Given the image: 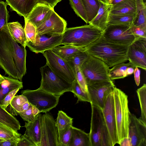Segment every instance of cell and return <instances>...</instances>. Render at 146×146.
<instances>
[{
  "label": "cell",
  "instance_id": "cell-15",
  "mask_svg": "<svg viewBox=\"0 0 146 146\" xmlns=\"http://www.w3.org/2000/svg\"><path fill=\"white\" fill-rule=\"evenodd\" d=\"M128 60L135 67L146 70V38L136 39L128 47Z\"/></svg>",
  "mask_w": 146,
  "mask_h": 146
},
{
  "label": "cell",
  "instance_id": "cell-28",
  "mask_svg": "<svg viewBox=\"0 0 146 146\" xmlns=\"http://www.w3.org/2000/svg\"><path fill=\"white\" fill-rule=\"evenodd\" d=\"M136 18L133 25L146 29V2L144 0H135Z\"/></svg>",
  "mask_w": 146,
  "mask_h": 146
},
{
  "label": "cell",
  "instance_id": "cell-44",
  "mask_svg": "<svg viewBox=\"0 0 146 146\" xmlns=\"http://www.w3.org/2000/svg\"><path fill=\"white\" fill-rule=\"evenodd\" d=\"M131 31L135 39L139 38H146V28L132 25L131 27Z\"/></svg>",
  "mask_w": 146,
  "mask_h": 146
},
{
  "label": "cell",
  "instance_id": "cell-14",
  "mask_svg": "<svg viewBox=\"0 0 146 146\" xmlns=\"http://www.w3.org/2000/svg\"><path fill=\"white\" fill-rule=\"evenodd\" d=\"M113 92L108 95L104 108L102 110L109 134L110 146L118 144Z\"/></svg>",
  "mask_w": 146,
  "mask_h": 146
},
{
  "label": "cell",
  "instance_id": "cell-6",
  "mask_svg": "<svg viewBox=\"0 0 146 146\" xmlns=\"http://www.w3.org/2000/svg\"><path fill=\"white\" fill-rule=\"evenodd\" d=\"M92 113L89 133L91 146H110L108 132L101 110L91 105Z\"/></svg>",
  "mask_w": 146,
  "mask_h": 146
},
{
  "label": "cell",
  "instance_id": "cell-51",
  "mask_svg": "<svg viewBox=\"0 0 146 146\" xmlns=\"http://www.w3.org/2000/svg\"><path fill=\"white\" fill-rule=\"evenodd\" d=\"M119 144L121 146H132L131 140L128 137L123 138Z\"/></svg>",
  "mask_w": 146,
  "mask_h": 146
},
{
  "label": "cell",
  "instance_id": "cell-38",
  "mask_svg": "<svg viewBox=\"0 0 146 146\" xmlns=\"http://www.w3.org/2000/svg\"><path fill=\"white\" fill-rule=\"evenodd\" d=\"M24 29L26 38V43L30 42L34 44L36 35V27L30 21H25Z\"/></svg>",
  "mask_w": 146,
  "mask_h": 146
},
{
  "label": "cell",
  "instance_id": "cell-29",
  "mask_svg": "<svg viewBox=\"0 0 146 146\" xmlns=\"http://www.w3.org/2000/svg\"><path fill=\"white\" fill-rule=\"evenodd\" d=\"M0 123L16 131L20 130L21 127L18 120L0 105Z\"/></svg>",
  "mask_w": 146,
  "mask_h": 146
},
{
  "label": "cell",
  "instance_id": "cell-26",
  "mask_svg": "<svg viewBox=\"0 0 146 146\" xmlns=\"http://www.w3.org/2000/svg\"><path fill=\"white\" fill-rule=\"evenodd\" d=\"M72 128L69 146H91L89 133L72 126Z\"/></svg>",
  "mask_w": 146,
  "mask_h": 146
},
{
  "label": "cell",
  "instance_id": "cell-33",
  "mask_svg": "<svg viewBox=\"0 0 146 146\" xmlns=\"http://www.w3.org/2000/svg\"><path fill=\"white\" fill-rule=\"evenodd\" d=\"M55 54L66 60L67 58L76 53L84 51L85 48H78L70 45L58 46L51 50Z\"/></svg>",
  "mask_w": 146,
  "mask_h": 146
},
{
  "label": "cell",
  "instance_id": "cell-19",
  "mask_svg": "<svg viewBox=\"0 0 146 146\" xmlns=\"http://www.w3.org/2000/svg\"><path fill=\"white\" fill-rule=\"evenodd\" d=\"M54 9L45 4L37 3L24 19L25 21H30L37 28Z\"/></svg>",
  "mask_w": 146,
  "mask_h": 146
},
{
  "label": "cell",
  "instance_id": "cell-47",
  "mask_svg": "<svg viewBox=\"0 0 146 146\" xmlns=\"http://www.w3.org/2000/svg\"><path fill=\"white\" fill-rule=\"evenodd\" d=\"M17 146H36L24 134L21 135Z\"/></svg>",
  "mask_w": 146,
  "mask_h": 146
},
{
  "label": "cell",
  "instance_id": "cell-3",
  "mask_svg": "<svg viewBox=\"0 0 146 146\" xmlns=\"http://www.w3.org/2000/svg\"><path fill=\"white\" fill-rule=\"evenodd\" d=\"M114 113L118 144L128 136L131 113L128 107V96L115 87L113 91Z\"/></svg>",
  "mask_w": 146,
  "mask_h": 146
},
{
  "label": "cell",
  "instance_id": "cell-10",
  "mask_svg": "<svg viewBox=\"0 0 146 146\" xmlns=\"http://www.w3.org/2000/svg\"><path fill=\"white\" fill-rule=\"evenodd\" d=\"M43 55L46 64L56 74L68 82L72 83L76 80L74 72L67 62L52 52L45 51Z\"/></svg>",
  "mask_w": 146,
  "mask_h": 146
},
{
  "label": "cell",
  "instance_id": "cell-27",
  "mask_svg": "<svg viewBox=\"0 0 146 146\" xmlns=\"http://www.w3.org/2000/svg\"><path fill=\"white\" fill-rule=\"evenodd\" d=\"M9 32L13 38L22 46L26 47V38L24 28L18 21L8 23Z\"/></svg>",
  "mask_w": 146,
  "mask_h": 146
},
{
  "label": "cell",
  "instance_id": "cell-20",
  "mask_svg": "<svg viewBox=\"0 0 146 146\" xmlns=\"http://www.w3.org/2000/svg\"><path fill=\"white\" fill-rule=\"evenodd\" d=\"M42 114L36 115L30 122H26L24 127L26 128L24 135L33 143L36 146H40L41 138V119Z\"/></svg>",
  "mask_w": 146,
  "mask_h": 146
},
{
  "label": "cell",
  "instance_id": "cell-8",
  "mask_svg": "<svg viewBox=\"0 0 146 146\" xmlns=\"http://www.w3.org/2000/svg\"><path fill=\"white\" fill-rule=\"evenodd\" d=\"M21 93L27 97L30 104L37 108L40 112L44 113L56 107L60 97L50 94L39 88L34 90H23Z\"/></svg>",
  "mask_w": 146,
  "mask_h": 146
},
{
  "label": "cell",
  "instance_id": "cell-22",
  "mask_svg": "<svg viewBox=\"0 0 146 146\" xmlns=\"http://www.w3.org/2000/svg\"><path fill=\"white\" fill-rule=\"evenodd\" d=\"M11 11L25 19L37 3L36 0H6Z\"/></svg>",
  "mask_w": 146,
  "mask_h": 146
},
{
  "label": "cell",
  "instance_id": "cell-18",
  "mask_svg": "<svg viewBox=\"0 0 146 146\" xmlns=\"http://www.w3.org/2000/svg\"><path fill=\"white\" fill-rule=\"evenodd\" d=\"M12 42L13 48V58L17 71L18 79L22 81L23 77L26 73L27 52L26 47L19 46L13 38Z\"/></svg>",
  "mask_w": 146,
  "mask_h": 146
},
{
  "label": "cell",
  "instance_id": "cell-48",
  "mask_svg": "<svg viewBox=\"0 0 146 146\" xmlns=\"http://www.w3.org/2000/svg\"><path fill=\"white\" fill-rule=\"evenodd\" d=\"M19 137L11 138L2 141L0 142V146H17Z\"/></svg>",
  "mask_w": 146,
  "mask_h": 146
},
{
  "label": "cell",
  "instance_id": "cell-21",
  "mask_svg": "<svg viewBox=\"0 0 146 146\" xmlns=\"http://www.w3.org/2000/svg\"><path fill=\"white\" fill-rule=\"evenodd\" d=\"M100 4L96 15L88 23L103 31L108 25L109 12L111 5L100 1Z\"/></svg>",
  "mask_w": 146,
  "mask_h": 146
},
{
  "label": "cell",
  "instance_id": "cell-36",
  "mask_svg": "<svg viewBox=\"0 0 146 146\" xmlns=\"http://www.w3.org/2000/svg\"><path fill=\"white\" fill-rule=\"evenodd\" d=\"M136 92L139 100L141 110L139 117L146 123V85L145 84L138 88Z\"/></svg>",
  "mask_w": 146,
  "mask_h": 146
},
{
  "label": "cell",
  "instance_id": "cell-11",
  "mask_svg": "<svg viewBox=\"0 0 146 146\" xmlns=\"http://www.w3.org/2000/svg\"><path fill=\"white\" fill-rule=\"evenodd\" d=\"M40 146H58V134L55 121L50 113L42 115Z\"/></svg>",
  "mask_w": 146,
  "mask_h": 146
},
{
  "label": "cell",
  "instance_id": "cell-24",
  "mask_svg": "<svg viewBox=\"0 0 146 146\" xmlns=\"http://www.w3.org/2000/svg\"><path fill=\"white\" fill-rule=\"evenodd\" d=\"M109 13L116 15L136 14L135 0H125L111 5Z\"/></svg>",
  "mask_w": 146,
  "mask_h": 146
},
{
  "label": "cell",
  "instance_id": "cell-4",
  "mask_svg": "<svg viewBox=\"0 0 146 146\" xmlns=\"http://www.w3.org/2000/svg\"><path fill=\"white\" fill-rule=\"evenodd\" d=\"M7 24L0 31V66L5 71V74L18 79L13 58V38Z\"/></svg>",
  "mask_w": 146,
  "mask_h": 146
},
{
  "label": "cell",
  "instance_id": "cell-52",
  "mask_svg": "<svg viewBox=\"0 0 146 146\" xmlns=\"http://www.w3.org/2000/svg\"><path fill=\"white\" fill-rule=\"evenodd\" d=\"M125 0H108V3L113 5Z\"/></svg>",
  "mask_w": 146,
  "mask_h": 146
},
{
  "label": "cell",
  "instance_id": "cell-7",
  "mask_svg": "<svg viewBox=\"0 0 146 146\" xmlns=\"http://www.w3.org/2000/svg\"><path fill=\"white\" fill-rule=\"evenodd\" d=\"M88 85L111 81L108 76L109 68L102 61L89 55L80 67Z\"/></svg>",
  "mask_w": 146,
  "mask_h": 146
},
{
  "label": "cell",
  "instance_id": "cell-54",
  "mask_svg": "<svg viewBox=\"0 0 146 146\" xmlns=\"http://www.w3.org/2000/svg\"><path fill=\"white\" fill-rule=\"evenodd\" d=\"M4 76L1 75L0 74V84L4 81Z\"/></svg>",
  "mask_w": 146,
  "mask_h": 146
},
{
  "label": "cell",
  "instance_id": "cell-34",
  "mask_svg": "<svg viewBox=\"0 0 146 146\" xmlns=\"http://www.w3.org/2000/svg\"><path fill=\"white\" fill-rule=\"evenodd\" d=\"M136 18V14L133 15H116L109 13L108 24L133 25Z\"/></svg>",
  "mask_w": 146,
  "mask_h": 146
},
{
  "label": "cell",
  "instance_id": "cell-46",
  "mask_svg": "<svg viewBox=\"0 0 146 146\" xmlns=\"http://www.w3.org/2000/svg\"><path fill=\"white\" fill-rule=\"evenodd\" d=\"M33 105L30 104L29 108L27 110L19 113V115L23 120L27 122L31 121L34 118L32 111Z\"/></svg>",
  "mask_w": 146,
  "mask_h": 146
},
{
  "label": "cell",
  "instance_id": "cell-45",
  "mask_svg": "<svg viewBox=\"0 0 146 146\" xmlns=\"http://www.w3.org/2000/svg\"><path fill=\"white\" fill-rule=\"evenodd\" d=\"M20 89L19 88L15 89L8 93L2 100L1 106L6 109L9 104L11 101L15 96L17 93Z\"/></svg>",
  "mask_w": 146,
  "mask_h": 146
},
{
  "label": "cell",
  "instance_id": "cell-23",
  "mask_svg": "<svg viewBox=\"0 0 146 146\" xmlns=\"http://www.w3.org/2000/svg\"><path fill=\"white\" fill-rule=\"evenodd\" d=\"M135 67L131 62H123L114 66L109 69L108 76L111 80L123 78L133 73Z\"/></svg>",
  "mask_w": 146,
  "mask_h": 146
},
{
  "label": "cell",
  "instance_id": "cell-37",
  "mask_svg": "<svg viewBox=\"0 0 146 146\" xmlns=\"http://www.w3.org/2000/svg\"><path fill=\"white\" fill-rule=\"evenodd\" d=\"M71 92L75 97L78 98L77 103L79 102H86L90 103V100L88 93L84 92L76 80L72 83Z\"/></svg>",
  "mask_w": 146,
  "mask_h": 146
},
{
  "label": "cell",
  "instance_id": "cell-39",
  "mask_svg": "<svg viewBox=\"0 0 146 146\" xmlns=\"http://www.w3.org/2000/svg\"><path fill=\"white\" fill-rule=\"evenodd\" d=\"M71 7L76 14L86 24L88 23L85 11L81 0H69Z\"/></svg>",
  "mask_w": 146,
  "mask_h": 146
},
{
  "label": "cell",
  "instance_id": "cell-1",
  "mask_svg": "<svg viewBox=\"0 0 146 146\" xmlns=\"http://www.w3.org/2000/svg\"><path fill=\"white\" fill-rule=\"evenodd\" d=\"M128 47L110 42L102 35L85 48L84 51L89 55L101 60L110 68L128 60Z\"/></svg>",
  "mask_w": 146,
  "mask_h": 146
},
{
  "label": "cell",
  "instance_id": "cell-16",
  "mask_svg": "<svg viewBox=\"0 0 146 146\" xmlns=\"http://www.w3.org/2000/svg\"><path fill=\"white\" fill-rule=\"evenodd\" d=\"M128 137L132 146H146V123L131 113Z\"/></svg>",
  "mask_w": 146,
  "mask_h": 146
},
{
  "label": "cell",
  "instance_id": "cell-25",
  "mask_svg": "<svg viewBox=\"0 0 146 146\" xmlns=\"http://www.w3.org/2000/svg\"><path fill=\"white\" fill-rule=\"evenodd\" d=\"M5 79L0 84V105L2 100L12 90L17 88L20 89L23 88V83L18 79L10 76H4Z\"/></svg>",
  "mask_w": 146,
  "mask_h": 146
},
{
  "label": "cell",
  "instance_id": "cell-17",
  "mask_svg": "<svg viewBox=\"0 0 146 146\" xmlns=\"http://www.w3.org/2000/svg\"><path fill=\"white\" fill-rule=\"evenodd\" d=\"M62 35L49 36L36 35L35 43L27 42L26 46L33 52L42 54L46 50H52L61 45Z\"/></svg>",
  "mask_w": 146,
  "mask_h": 146
},
{
  "label": "cell",
  "instance_id": "cell-2",
  "mask_svg": "<svg viewBox=\"0 0 146 146\" xmlns=\"http://www.w3.org/2000/svg\"><path fill=\"white\" fill-rule=\"evenodd\" d=\"M103 31L89 24L66 28L62 35L61 45L85 48L102 35Z\"/></svg>",
  "mask_w": 146,
  "mask_h": 146
},
{
  "label": "cell",
  "instance_id": "cell-57",
  "mask_svg": "<svg viewBox=\"0 0 146 146\" xmlns=\"http://www.w3.org/2000/svg\"><path fill=\"white\" fill-rule=\"evenodd\" d=\"M144 1H145V2H146V0H144Z\"/></svg>",
  "mask_w": 146,
  "mask_h": 146
},
{
  "label": "cell",
  "instance_id": "cell-55",
  "mask_svg": "<svg viewBox=\"0 0 146 146\" xmlns=\"http://www.w3.org/2000/svg\"><path fill=\"white\" fill-rule=\"evenodd\" d=\"M100 1L102 2L103 3H108V0H99Z\"/></svg>",
  "mask_w": 146,
  "mask_h": 146
},
{
  "label": "cell",
  "instance_id": "cell-43",
  "mask_svg": "<svg viewBox=\"0 0 146 146\" xmlns=\"http://www.w3.org/2000/svg\"><path fill=\"white\" fill-rule=\"evenodd\" d=\"M72 126L58 137V146H69L72 136Z\"/></svg>",
  "mask_w": 146,
  "mask_h": 146
},
{
  "label": "cell",
  "instance_id": "cell-42",
  "mask_svg": "<svg viewBox=\"0 0 146 146\" xmlns=\"http://www.w3.org/2000/svg\"><path fill=\"white\" fill-rule=\"evenodd\" d=\"M75 74L76 80L82 90L88 93V85L86 80L79 67L75 69Z\"/></svg>",
  "mask_w": 146,
  "mask_h": 146
},
{
  "label": "cell",
  "instance_id": "cell-50",
  "mask_svg": "<svg viewBox=\"0 0 146 146\" xmlns=\"http://www.w3.org/2000/svg\"><path fill=\"white\" fill-rule=\"evenodd\" d=\"M133 73L136 84L138 86L140 84V71L138 67H136L135 68Z\"/></svg>",
  "mask_w": 146,
  "mask_h": 146
},
{
  "label": "cell",
  "instance_id": "cell-5",
  "mask_svg": "<svg viewBox=\"0 0 146 146\" xmlns=\"http://www.w3.org/2000/svg\"><path fill=\"white\" fill-rule=\"evenodd\" d=\"M40 70L41 80L39 89L60 96L65 92H72V84L56 74L46 64Z\"/></svg>",
  "mask_w": 146,
  "mask_h": 146
},
{
  "label": "cell",
  "instance_id": "cell-12",
  "mask_svg": "<svg viewBox=\"0 0 146 146\" xmlns=\"http://www.w3.org/2000/svg\"><path fill=\"white\" fill-rule=\"evenodd\" d=\"M115 87L113 81L96 83L88 85L91 105L102 110L108 95Z\"/></svg>",
  "mask_w": 146,
  "mask_h": 146
},
{
  "label": "cell",
  "instance_id": "cell-32",
  "mask_svg": "<svg viewBox=\"0 0 146 146\" xmlns=\"http://www.w3.org/2000/svg\"><path fill=\"white\" fill-rule=\"evenodd\" d=\"M83 4L88 23L96 15L100 7L99 0H81Z\"/></svg>",
  "mask_w": 146,
  "mask_h": 146
},
{
  "label": "cell",
  "instance_id": "cell-35",
  "mask_svg": "<svg viewBox=\"0 0 146 146\" xmlns=\"http://www.w3.org/2000/svg\"><path fill=\"white\" fill-rule=\"evenodd\" d=\"M89 56L85 51H81L74 54L65 60L71 67L75 74V69L78 67H80Z\"/></svg>",
  "mask_w": 146,
  "mask_h": 146
},
{
  "label": "cell",
  "instance_id": "cell-13",
  "mask_svg": "<svg viewBox=\"0 0 146 146\" xmlns=\"http://www.w3.org/2000/svg\"><path fill=\"white\" fill-rule=\"evenodd\" d=\"M67 23L53 9L38 27L36 35L51 36L63 35L66 28Z\"/></svg>",
  "mask_w": 146,
  "mask_h": 146
},
{
  "label": "cell",
  "instance_id": "cell-31",
  "mask_svg": "<svg viewBox=\"0 0 146 146\" xmlns=\"http://www.w3.org/2000/svg\"><path fill=\"white\" fill-rule=\"evenodd\" d=\"M27 102V98L23 94L15 96L5 109L12 115H17L21 112L22 106Z\"/></svg>",
  "mask_w": 146,
  "mask_h": 146
},
{
  "label": "cell",
  "instance_id": "cell-53",
  "mask_svg": "<svg viewBox=\"0 0 146 146\" xmlns=\"http://www.w3.org/2000/svg\"><path fill=\"white\" fill-rule=\"evenodd\" d=\"M32 111L33 114L35 117L38 114L40 113V111L37 108L33 106Z\"/></svg>",
  "mask_w": 146,
  "mask_h": 146
},
{
  "label": "cell",
  "instance_id": "cell-40",
  "mask_svg": "<svg viewBox=\"0 0 146 146\" xmlns=\"http://www.w3.org/2000/svg\"><path fill=\"white\" fill-rule=\"evenodd\" d=\"M21 134L0 123V138L6 140L13 138H19Z\"/></svg>",
  "mask_w": 146,
  "mask_h": 146
},
{
  "label": "cell",
  "instance_id": "cell-41",
  "mask_svg": "<svg viewBox=\"0 0 146 146\" xmlns=\"http://www.w3.org/2000/svg\"><path fill=\"white\" fill-rule=\"evenodd\" d=\"M7 4L3 1H0V31L9 21V15L7 10Z\"/></svg>",
  "mask_w": 146,
  "mask_h": 146
},
{
  "label": "cell",
  "instance_id": "cell-9",
  "mask_svg": "<svg viewBox=\"0 0 146 146\" xmlns=\"http://www.w3.org/2000/svg\"><path fill=\"white\" fill-rule=\"evenodd\" d=\"M131 26L108 24L103 31L102 36L112 43L129 46L135 39L131 31Z\"/></svg>",
  "mask_w": 146,
  "mask_h": 146
},
{
  "label": "cell",
  "instance_id": "cell-49",
  "mask_svg": "<svg viewBox=\"0 0 146 146\" xmlns=\"http://www.w3.org/2000/svg\"><path fill=\"white\" fill-rule=\"evenodd\" d=\"M62 0H36L37 3L45 4L54 9L57 3Z\"/></svg>",
  "mask_w": 146,
  "mask_h": 146
},
{
  "label": "cell",
  "instance_id": "cell-30",
  "mask_svg": "<svg viewBox=\"0 0 146 146\" xmlns=\"http://www.w3.org/2000/svg\"><path fill=\"white\" fill-rule=\"evenodd\" d=\"M73 118L68 116L62 110L59 111L55 124L57 127L58 137L72 126Z\"/></svg>",
  "mask_w": 146,
  "mask_h": 146
},
{
  "label": "cell",
  "instance_id": "cell-56",
  "mask_svg": "<svg viewBox=\"0 0 146 146\" xmlns=\"http://www.w3.org/2000/svg\"><path fill=\"white\" fill-rule=\"evenodd\" d=\"M4 140H5L4 139L0 138V142Z\"/></svg>",
  "mask_w": 146,
  "mask_h": 146
}]
</instances>
